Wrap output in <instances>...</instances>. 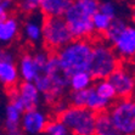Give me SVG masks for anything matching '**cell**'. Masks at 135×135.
<instances>
[{"instance_id": "obj_1", "label": "cell", "mask_w": 135, "mask_h": 135, "mask_svg": "<svg viewBox=\"0 0 135 135\" xmlns=\"http://www.w3.org/2000/svg\"><path fill=\"white\" fill-rule=\"evenodd\" d=\"M99 11V0H73L63 15L73 40H88L94 33L93 16Z\"/></svg>"}, {"instance_id": "obj_2", "label": "cell", "mask_w": 135, "mask_h": 135, "mask_svg": "<svg viewBox=\"0 0 135 135\" xmlns=\"http://www.w3.org/2000/svg\"><path fill=\"white\" fill-rule=\"evenodd\" d=\"M93 44L89 40H72L56 52L62 73L69 78L78 72L88 71Z\"/></svg>"}, {"instance_id": "obj_3", "label": "cell", "mask_w": 135, "mask_h": 135, "mask_svg": "<svg viewBox=\"0 0 135 135\" xmlns=\"http://www.w3.org/2000/svg\"><path fill=\"white\" fill-rule=\"evenodd\" d=\"M120 66V59L106 43H95L91 50L88 73L95 80L107 79Z\"/></svg>"}, {"instance_id": "obj_4", "label": "cell", "mask_w": 135, "mask_h": 135, "mask_svg": "<svg viewBox=\"0 0 135 135\" xmlns=\"http://www.w3.org/2000/svg\"><path fill=\"white\" fill-rule=\"evenodd\" d=\"M57 119L72 135H94L96 113L85 107L67 106L59 111Z\"/></svg>"}, {"instance_id": "obj_5", "label": "cell", "mask_w": 135, "mask_h": 135, "mask_svg": "<svg viewBox=\"0 0 135 135\" xmlns=\"http://www.w3.org/2000/svg\"><path fill=\"white\" fill-rule=\"evenodd\" d=\"M41 40L46 51L56 54L73 40L63 17H44L41 26Z\"/></svg>"}, {"instance_id": "obj_6", "label": "cell", "mask_w": 135, "mask_h": 135, "mask_svg": "<svg viewBox=\"0 0 135 135\" xmlns=\"http://www.w3.org/2000/svg\"><path fill=\"white\" fill-rule=\"evenodd\" d=\"M107 112L120 135H135L134 99H118L111 105Z\"/></svg>"}, {"instance_id": "obj_7", "label": "cell", "mask_w": 135, "mask_h": 135, "mask_svg": "<svg viewBox=\"0 0 135 135\" xmlns=\"http://www.w3.org/2000/svg\"><path fill=\"white\" fill-rule=\"evenodd\" d=\"M108 82L114 88L118 99H132L135 91V73L120 65L108 77Z\"/></svg>"}, {"instance_id": "obj_8", "label": "cell", "mask_w": 135, "mask_h": 135, "mask_svg": "<svg viewBox=\"0 0 135 135\" xmlns=\"http://www.w3.org/2000/svg\"><path fill=\"white\" fill-rule=\"evenodd\" d=\"M113 51L119 59L132 60L135 57V27L127 25L111 41Z\"/></svg>"}, {"instance_id": "obj_9", "label": "cell", "mask_w": 135, "mask_h": 135, "mask_svg": "<svg viewBox=\"0 0 135 135\" xmlns=\"http://www.w3.org/2000/svg\"><path fill=\"white\" fill-rule=\"evenodd\" d=\"M49 119L43 111L38 108L31 111H25L21 118V128L23 133L28 135H38L45 132Z\"/></svg>"}, {"instance_id": "obj_10", "label": "cell", "mask_w": 135, "mask_h": 135, "mask_svg": "<svg viewBox=\"0 0 135 135\" xmlns=\"http://www.w3.org/2000/svg\"><path fill=\"white\" fill-rule=\"evenodd\" d=\"M16 90L22 101L25 111H31L37 108L40 102V93L38 91L34 83L22 82L16 86Z\"/></svg>"}, {"instance_id": "obj_11", "label": "cell", "mask_w": 135, "mask_h": 135, "mask_svg": "<svg viewBox=\"0 0 135 135\" xmlns=\"http://www.w3.org/2000/svg\"><path fill=\"white\" fill-rule=\"evenodd\" d=\"M20 79L18 68L16 66L13 57L0 60V83L9 90L15 89Z\"/></svg>"}, {"instance_id": "obj_12", "label": "cell", "mask_w": 135, "mask_h": 135, "mask_svg": "<svg viewBox=\"0 0 135 135\" xmlns=\"http://www.w3.org/2000/svg\"><path fill=\"white\" fill-rule=\"evenodd\" d=\"M17 68H18L20 77L23 79V82L33 83L35 78L40 74V71L33 60V55H31V54H23L22 57L20 59V63Z\"/></svg>"}, {"instance_id": "obj_13", "label": "cell", "mask_w": 135, "mask_h": 135, "mask_svg": "<svg viewBox=\"0 0 135 135\" xmlns=\"http://www.w3.org/2000/svg\"><path fill=\"white\" fill-rule=\"evenodd\" d=\"M73 0H43L40 11L44 17H63Z\"/></svg>"}, {"instance_id": "obj_14", "label": "cell", "mask_w": 135, "mask_h": 135, "mask_svg": "<svg viewBox=\"0 0 135 135\" xmlns=\"http://www.w3.org/2000/svg\"><path fill=\"white\" fill-rule=\"evenodd\" d=\"M20 33V23L18 21L9 16L6 20L0 21V45L10 44L15 40Z\"/></svg>"}, {"instance_id": "obj_15", "label": "cell", "mask_w": 135, "mask_h": 135, "mask_svg": "<svg viewBox=\"0 0 135 135\" xmlns=\"http://www.w3.org/2000/svg\"><path fill=\"white\" fill-rule=\"evenodd\" d=\"M41 26H43V20L35 15L31 16L23 25L25 38L31 43H39L41 40Z\"/></svg>"}, {"instance_id": "obj_16", "label": "cell", "mask_w": 135, "mask_h": 135, "mask_svg": "<svg viewBox=\"0 0 135 135\" xmlns=\"http://www.w3.org/2000/svg\"><path fill=\"white\" fill-rule=\"evenodd\" d=\"M94 135H120L113 124L108 112H102L96 114Z\"/></svg>"}, {"instance_id": "obj_17", "label": "cell", "mask_w": 135, "mask_h": 135, "mask_svg": "<svg viewBox=\"0 0 135 135\" xmlns=\"http://www.w3.org/2000/svg\"><path fill=\"white\" fill-rule=\"evenodd\" d=\"M111 102L101 99L96 91L94 90V88L91 86L88 90V96H86V102H85V108L93 111L94 113H102V112H107L108 108L111 107Z\"/></svg>"}, {"instance_id": "obj_18", "label": "cell", "mask_w": 135, "mask_h": 135, "mask_svg": "<svg viewBox=\"0 0 135 135\" xmlns=\"http://www.w3.org/2000/svg\"><path fill=\"white\" fill-rule=\"evenodd\" d=\"M23 112L16 108L13 105L9 104L6 106V111H5V129L7 133H13L17 132L21 126V118H22Z\"/></svg>"}, {"instance_id": "obj_19", "label": "cell", "mask_w": 135, "mask_h": 135, "mask_svg": "<svg viewBox=\"0 0 135 135\" xmlns=\"http://www.w3.org/2000/svg\"><path fill=\"white\" fill-rule=\"evenodd\" d=\"M93 80L94 79L91 78L88 71L78 72L68 78V86L72 89V91L85 90V89H89L93 86Z\"/></svg>"}, {"instance_id": "obj_20", "label": "cell", "mask_w": 135, "mask_h": 135, "mask_svg": "<svg viewBox=\"0 0 135 135\" xmlns=\"http://www.w3.org/2000/svg\"><path fill=\"white\" fill-rule=\"evenodd\" d=\"M93 88H94V90L96 91V94H98L101 99L108 101L111 104L118 99L117 98L116 91H114V88H113L112 84L108 82V79L96 80V83L93 85Z\"/></svg>"}, {"instance_id": "obj_21", "label": "cell", "mask_w": 135, "mask_h": 135, "mask_svg": "<svg viewBox=\"0 0 135 135\" xmlns=\"http://www.w3.org/2000/svg\"><path fill=\"white\" fill-rule=\"evenodd\" d=\"M111 21H112V20H111L110 17H107V16L102 15L101 12L98 11V12L93 16V18H91L94 33L95 34L104 35L105 33H106V31L108 29V27H110Z\"/></svg>"}, {"instance_id": "obj_22", "label": "cell", "mask_w": 135, "mask_h": 135, "mask_svg": "<svg viewBox=\"0 0 135 135\" xmlns=\"http://www.w3.org/2000/svg\"><path fill=\"white\" fill-rule=\"evenodd\" d=\"M128 25V23L124 21L123 18H119V17H116V18H113L112 21H111V25L110 27H108V29L106 31V33H105L102 37L106 39L107 43H110L114 39V38L117 37V35L119 34V32L122 31L126 26Z\"/></svg>"}, {"instance_id": "obj_23", "label": "cell", "mask_w": 135, "mask_h": 135, "mask_svg": "<svg viewBox=\"0 0 135 135\" xmlns=\"http://www.w3.org/2000/svg\"><path fill=\"white\" fill-rule=\"evenodd\" d=\"M44 133L46 135H69L68 129L63 126L59 119L49 120Z\"/></svg>"}, {"instance_id": "obj_24", "label": "cell", "mask_w": 135, "mask_h": 135, "mask_svg": "<svg viewBox=\"0 0 135 135\" xmlns=\"http://www.w3.org/2000/svg\"><path fill=\"white\" fill-rule=\"evenodd\" d=\"M99 12H101L102 15L110 17L111 20L117 17V6L116 4L111 1V0H104L99 3Z\"/></svg>"}, {"instance_id": "obj_25", "label": "cell", "mask_w": 135, "mask_h": 135, "mask_svg": "<svg viewBox=\"0 0 135 135\" xmlns=\"http://www.w3.org/2000/svg\"><path fill=\"white\" fill-rule=\"evenodd\" d=\"M41 1L43 0H21L20 1V9L22 12L32 15L40 9Z\"/></svg>"}, {"instance_id": "obj_26", "label": "cell", "mask_w": 135, "mask_h": 135, "mask_svg": "<svg viewBox=\"0 0 135 135\" xmlns=\"http://www.w3.org/2000/svg\"><path fill=\"white\" fill-rule=\"evenodd\" d=\"M49 55H50V52L46 51V50L38 51V52H35L34 55H33V60H34L35 65L38 66V68H39L40 73L43 72V69H44L45 65H46L47 59H49Z\"/></svg>"}, {"instance_id": "obj_27", "label": "cell", "mask_w": 135, "mask_h": 135, "mask_svg": "<svg viewBox=\"0 0 135 135\" xmlns=\"http://www.w3.org/2000/svg\"><path fill=\"white\" fill-rule=\"evenodd\" d=\"M13 0H0V21H4L9 17L10 10L12 9Z\"/></svg>"}, {"instance_id": "obj_28", "label": "cell", "mask_w": 135, "mask_h": 135, "mask_svg": "<svg viewBox=\"0 0 135 135\" xmlns=\"http://www.w3.org/2000/svg\"><path fill=\"white\" fill-rule=\"evenodd\" d=\"M9 57H13V55L10 51H7L6 49L0 46V60H4V59H9Z\"/></svg>"}, {"instance_id": "obj_29", "label": "cell", "mask_w": 135, "mask_h": 135, "mask_svg": "<svg viewBox=\"0 0 135 135\" xmlns=\"http://www.w3.org/2000/svg\"><path fill=\"white\" fill-rule=\"evenodd\" d=\"M132 22H133V25H134V27H135V5L133 6V9H132Z\"/></svg>"}, {"instance_id": "obj_30", "label": "cell", "mask_w": 135, "mask_h": 135, "mask_svg": "<svg viewBox=\"0 0 135 135\" xmlns=\"http://www.w3.org/2000/svg\"><path fill=\"white\" fill-rule=\"evenodd\" d=\"M7 135H25V134L21 133L20 130H17V132H13V133H7Z\"/></svg>"}, {"instance_id": "obj_31", "label": "cell", "mask_w": 135, "mask_h": 135, "mask_svg": "<svg viewBox=\"0 0 135 135\" xmlns=\"http://www.w3.org/2000/svg\"><path fill=\"white\" fill-rule=\"evenodd\" d=\"M133 96H134V98H133V99H134V100H135V91H134V95H133Z\"/></svg>"}]
</instances>
